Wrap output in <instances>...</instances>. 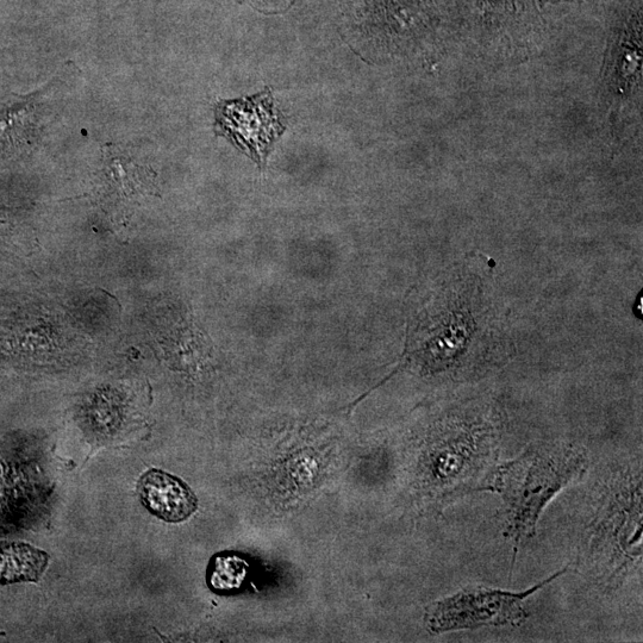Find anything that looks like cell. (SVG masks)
<instances>
[{"instance_id": "1", "label": "cell", "mask_w": 643, "mask_h": 643, "mask_svg": "<svg viewBox=\"0 0 643 643\" xmlns=\"http://www.w3.org/2000/svg\"><path fill=\"white\" fill-rule=\"evenodd\" d=\"M642 468L610 466L586 495L577 530L576 564L604 590H616L642 565Z\"/></svg>"}, {"instance_id": "2", "label": "cell", "mask_w": 643, "mask_h": 643, "mask_svg": "<svg viewBox=\"0 0 643 643\" xmlns=\"http://www.w3.org/2000/svg\"><path fill=\"white\" fill-rule=\"evenodd\" d=\"M504 433V414L491 399L455 403L441 418L423 461L424 483L440 507L492 491Z\"/></svg>"}, {"instance_id": "3", "label": "cell", "mask_w": 643, "mask_h": 643, "mask_svg": "<svg viewBox=\"0 0 643 643\" xmlns=\"http://www.w3.org/2000/svg\"><path fill=\"white\" fill-rule=\"evenodd\" d=\"M589 468L585 448L573 442H542L498 466L493 492L503 502L505 533L521 545L534 538L543 510Z\"/></svg>"}, {"instance_id": "4", "label": "cell", "mask_w": 643, "mask_h": 643, "mask_svg": "<svg viewBox=\"0 0 643 643\" xmlns=\"http://www.w3.org/2000/svg\"><path fill=\"white\" fill-rule=\"evenodd\" d=\"M568 571V566L526 591L511 592L486 586H468L429 605L424 622L430 633L458 632L483 627L521 626L527 621L524 603Z\"/></svg>"}, {"instance_id": "5", "label": "cell", "mask_w": 643, "mask_h": 643, "mask_svg": "<svg viewBox=\"0 0 643 643\" xmlns=\"http://www.w3.org/2000/svg\"><path fill=\"white\" fill-rule=\"evenodd\" d=\"M216 134L226 136L265 170L268 154L285 133L282 114L274 106L270 89L258 95L216 105Z\"/></svg>"}, {"instance_id": "6", "label": "cell", "mask_w": 643, "mask_h": 643, "mask_svg": "<svg viewBox=\"0 0 643 643\" xmlns=\"http://www.w3.org/2000/svg\"><path fill=\"white\" fill-rule=\"evenodd\" d=\"M137 493L149 513L168 523L184 522L198 509V499L189 485L158 468L142 474Z\"/></svg>"}, {"instance_id": "7", "label": "cell", "mask_w": 643, "mask_h": 643, "mask_svg": "<svg viewBox=\"0 0 643 643\" xmlns=\"http://www.w3.org/2000/svg\"><path fill=\"white\" fill-rule=\"evenodd\" d=\"M49 563V555L23 542H0V584L37 582Z\"/></svg>"}, {"instance_id": "8", "label": "cell", "mask_w": 643, "mask_h": 643, "mask_svg": "<svg viewBox=\"0 0 643 643\" xmlns=\"http://www.w3.org/2000/svg\"><path fill=\"white\" fill-rule=\"evenodd\" d=\"M248 574V564L239 555L220 554L211 560L208 583L217 592L240 588Z\"/></svg>"}, {"instance_id": "9", "label": "cell", "mask_w": 643, "mask_h": 643, "mask_svg": "<svg viewBox=\"0 0 643 643\" xmlns=\"http://www.w3.org/2000/svg\"><path fill=\"white\" fill-rule=\"evenodd\" d=\"M251 4L255 10L264 12V14H279L285 11L291 5V0H243Z\"/></svg>"}]
</instances>
